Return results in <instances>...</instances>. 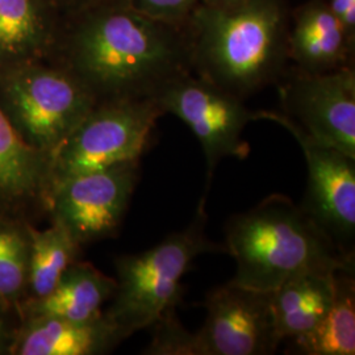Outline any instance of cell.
Returning a JSON list of instances; mask_svg holds the SVG:
<instances>
[{
  "instance_id": "52a82bcc",
  "label": "cell",
  "mask_w": 355,
  "mask_h": 355,
  "mask_svg": "<svg viewBox=\"0 0 355 355\" xmlns=\"http://www.w3.org/2000/svg\"><path fill=\"white\" fill-rule=\"evenodd\" d=\"M155 101L165 114L180 119L200 142L207 162L205 193L221 159H242L249 154L250 149L242 141V133L250 121L258 120V114L250 111L245 101L192 71L167 83Z\"/></svg>"
},
{
  "instance_id": "4fadbf2b",
  "label": "cell",
  "mask_w": 355,
  "mask_h": 355,
  "mask_svg": "<svg viewBox=\"0 0 355 355\" xmlns=\"http://www.w3.org/2000/svg\"><path fill=\"white\" fill-rule=\"evenodd\" d=\"M51 157L28 146L0 111V215L46 211Z\"/></svg>"
},
{
  "instance_id": "9c48e42d",
  "label": "cell",
  "mask_w": 355,
  "mask_h": 355,
  "mask_svg": "<svg viewBox=\"0 0 355 355\" xmlns=\"http://www.w3.org/2000/svg\"><path fill=\"white\" fill-rule=\"evenodd\" d=\"M283 114L305 135L355 159V70L286 71L277 83Z\"/></svg>"
},
{
  "instance_id": "6da1fadb",
  "label": "cell",
  "mask_w": 355,
  "mask_h": 355,
  "mask_svg": "<svg viewBox=\"0 0 355 355\" xmlns=\"http://www.w3.org/2000/svg\"><path fill=\"white\" fill-rule=\"evenodd\" d=\"M98 103L146 99L192 71L186 26L152 19L127 0H102L62 17L51 58Z\"/></svg>"
},
{
  "instance_id": "2e32d148",
  "label": "cell",
  "mask_w": 355,
  "mask_h": 355,
  "mask_svg": "<svg viewBox=\"0 0 355 355\" xmlns=\"http://www.w3.org/2000/svg\"><path fill=\"white\" fill-rule=\"evenodd\" d=\"M114 290L116 280L89 262L76 261L64 271L51 293L21 304L20 320L46 316L87 321L99 318L104 304L112 299Z\"/></svg>"
},
{
  "instance_id": "ffe728a7",
  "label": "cell",
  "mask_w": 355,
  "mask_h": 355,
  "mask_svg": "<svg viewBox=\"0 0 355 355\" xmlns=\"http://www.w3.org/2000/svg\"><path fill=\"white\" fill-rule=\"evenodd\" d=\"M29 223L0 215V302L20 318L26 300Z\"/></svg>"
},
{
  "instance_id": "44dd1931",
  "label": "cell",
  "mask_w": 355,
  "mask_h": 355,
  "mask_svg": "<svg viewBox=\"0 0 355 355\" xmlns=\"http://www.w3.org/2000/svg\"><path fill=\"white\" fill-rule=\"evenodd\" d=\"M150 328L152 341L142 354L202 355L196 333H191L182 325L175 309L167 311Z\"/></svg>"
},
{
  "instance_id": "9a60e30c",
  "label": "cell",
  "mask_w": 355,
  "mask_h": 355,
  "mask_svg": "<svg viewBox=\"0 0 355 355\" xmlns=\"http://www.w3.org/2000/svg\"><path fill=\"white\" fill-rule=\"evenodd\" d=\"M61 21L46 0H0V67L49 60Z\"/></svg>"
},
{
  "instance_id": "cb8c5ba5",
  "label": "cell",
  "mask_w": 355,
  "mask_h": 355,
  "mask_svg": "<svg viewBox=\"0 0 355 355\" xmlns=\"http://www.w3.org/2000/svg\"><path fill=\"white\" fill-rule=\"evenodd\" d=\"M13 313L16 312L0 302V355H10L11 352L15 333L17 329V327H13L11 321V315Z\"/></svg>"
},
{
  "instance_id": "484cf974",
  "label": "cell",
  "mask_w": 355,
  "mask_h": 355,
  "mask_svg": "<svg viewBox=\"0 0 355 355\" xmlns=\"http://www.w3.org/2000/svg\"><path fill=\"white\" fill-rule=\"evenodd\" d=\"M246 0H203L202 3L207 6H217V7H228V6H236L243 3Z\"/></svg>"
},
{
  "instance_id": "603a6c76",
  "label": "cell",
  "mask_w": 355,
  "mask_h": 355,
  "mask_svg": "<svg viewBox=\"0 0 355 355\" xmlns=\"http://www.w3.org/2000/svg\"><path fill=\"white\" fill-rule=\"evenodd\" d=\"M328 4L343 26L346 36L355 44V0H328Z\"/></svg>"
},
{
  "instance_id": "8992f818",
  "label": "cell",
  "mask_w": 355,
  "mask_h": 355,
  "mask_svg": "<svg viewBox=\"0 0 355 355\" xmlns=\"http://www.w3.org/2000/svg\"><path fill=\"white\" fill-rule=\"evenodd\" d=\"M164 114L153 98L95 104L51 157L49 195L71 178L140 159Z\"/></svg>"
},
{
  "instance_id": "3957f363",
  "label": "cell",
  "mask_w": 355,
  "mask_h": 355,
  "mask_svg": "<svg viewBox=\"0 0 355 355\" xmlns=\"http://www.w3.org/2000/svg\"><path fill=\"white\" fill-rule=\"evenodd\" d=\"M225 253L236 262L230 282L274 291L306 271L354 270L329 234L290 198L271 195L225 225Z\"/></svg>"
},
{
  "instance_id": "e0dca14e",
  "label": "cell",
  "mask_w": 355,
  "mask_h": 355,
  "mask_svg": "<svg viewBox=\"0 0 355 355\" xmlns=\"http://www.w3.org/2000/svg\"><path fill=\"white\" fill-rule=\"evenodd\" d=\"M337 271H306L272 291V311L282 343L308 334L327 316Z\"/></svg>"
},
{
  "instance_id": "ba28073f",
  "label": "cell",
  "mask_w": 355,
  "mask_h": 355,
  "mask_svg": "<svg viewBox=\"0 0 355 355\" xmlns=\"http://www.w3.org/2000/svg\"><path fill=\"white\" fill-rule=\"evenodd\" d=\"M140 180V159L71 178L51 191L46 212L79 245L112 237Z\"/></svg>"
},
{
  "instance_id": "277c9868",
  "label": "cell",
  "mask_w": 355,
  "mask_h": 355,
  "mask_svg": "<svg viewBox=\"0 0 355 355\" xmlns=\"http://www.w3.org/2000/svg\"><path fill=\"white\" fill-rule=\"evenodd\" d=\"M204 192L196 214L187 228L171 233L152 249L119 257L114 262L116 290L104 315L127 340L148 329L182 302V279L199 255L225 253L224 245L207 236L208 217Z\"/></svg>"
},
{
  "instance_id": "d6986e66",
  "label": "cell",
  "mask_w": 355,
  "mask_h": 355,
  "mask_svg": "<svg viewBox=\"0 0 355 355\" xmlns=\"http://www.w3.org/2000/svg\"><path fill=\"white\" fill-rule=\"evenodd\" d=\"M80 250L82 245L61 225L51 223L49 228L38 230L29 224L26 300H37L51 293L64 271L79 261Z\"/></svg>"
},
{
  "instance_id": "ac0fdd59",
  "label": "cell",
  "mask_w": 355,
  "mask_h": 355,
  "mask_svg": "<svg viewBox=\"0 0 355 355\" xmlns=\"http://www.w3.org/2000/svg\"><path fill=\"white\" fill-rule=\"evenodd\" d=\"M290 354H355L354 270H338L329 312L308 334L290 341Z\"/></svg>"
},
{
  "instance_id": "30bf717a",
  "label": "cell",
  "mask_w": 355,
  "mask_h": 355,
  "mask_svg": "<svg viewBox=\"0 0 355 355\" xmlns=\"http://www.w3.org/2000/svg\"><path fill=\"white\" fill-rule=\"evenodd\" d=\"M258 120H270L287 129L300 145L308 170L302 207L343 253L354 255L355 159L311 139L283 114L259 111Z\"/></svg>"
},
{
  "instance_id": "7a4b0ae2",
  "label": "cell",
  "mask_w": 355,
  "mask_h": 355,
  "mask_svg": "<svg viewBox=\"0 0 355 355\" xmlns=\"http://www.w3.org/2000/svg\"><path fill=\"white\" fill-rule=\"evenodd\" d=\"M291 13L286 0L200 3L186 21L192 73L245 101L287 71Z\"/></svg>"
},
{
  "instance_id": "5b68a950",
  "label": "cell",
  "mask_w": 355,
  "mask_h": 355,
  "mask_svg": "<svg viewBox=\"0 0 355 355\" xmlns=\"http://www.w3.org/2000/svg\"><path fill=\"white\" fill-rule=\"evenodd\" d=\"M95 104L83 85L51 60L0 67V111L28 146L51 159Z\"/></svg>"
},
{
  "instance_id": "7c38bea8",
  "label": "cell",
  "mask_w": 355,
  "mask_h": 355,
  "mask_svg": "<svg viewBox=\"0 0 355 355\" xmlns=\"http://www.w3.org/2000/svg\"><path fill=\"white\" fill-rule=\"evenodd\" d=\"M124 340L104 312L87 321L26 318L20 320L10 355H102Z\"/></svg>"
},
{
  "instance_id": "8fae6325",
  "label": "cell",
  "mask_w": 355,
  "mask_h": 355,
  "mask_svg": "<svg viewBox=\"0 0 355 355\" xmlns=\"http://www.w3.org/2000/svg\"><path fill=\"white\" fill-rule=\"evenodd\" d=\"M207 318L196 333L202 355H270L282 343L272 311V291L233 282L207 293Z\"/></svg>"
},
{
  "instance_id": "d4e9b609",
  "label": "cell",
  "mask_w": 355,
  "mask_h": 355,
  "mask_svg": "<svg viewBox=\"0 0 355 355\" xmlns=\"http://www.w3.org/2000/svg\"><path fill=\"white\" fill-rule=\"evenodd\" d=\"M46 1L61 17H66L78 11H82L89 6H94L102 0H46Z\"/></svg>"
},
{
  "instance_id": "7402d4cb",
  "label": "cell",
  "mask_w": 355,
  "mask_h": 355,
  "mask_svg": "<svg viewBox=\"0 0 355 355\" xmlns=\"http://www.w3.org/2000/svg\"><path fill=\"white\" fill-rule=\"evenodd\" d=\"M137 10L155 20L184 26L193 10L203 0H127Z\"/></svg>"
},
{
  "instance_id": "5bb4252c",
  "label": "cell",
  "mask_w": 355,
  "mask_h": 355,
  "mask_svg": "<svg viewBox=\"0 0 355 355\" xmlns=\"http://www.w3.org/2000/svg\"><path fill=\"white\" fill-rule=\"evenodd\" d=\"M354 45L328 0H308L291 15L288 58L303 73L321 74L352 66Z\"/></svg>"
}]
</instances>
